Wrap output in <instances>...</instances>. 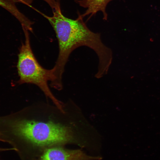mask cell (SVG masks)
Wrapping results in <instances>:
<instances>
[{"label": "cell", "mask_w": 160, "mask_h": 160, "mask_svg": "<svg viewBox=\"0 0 160 160\" xmlns=\"http://www.w3.org/2000/svg\"><path fill=\"white\" fill-rule=\"evenodd\" d=\"M72 104L62 109L55 104L36 103L6 116L0 117V137L20 143L34 159L44 149L75 144L84 147L77 132Z\"/></svg>", "instance_id": "obj_1"}, {"label": "cell", "mask_w": 160, "mask_h": 160, "mask_svg": "<svg viewBox=\"0 0 160 160\" xmlns=\"http://www.w3.org/2000/svg\"><path fill=\"white\" fill-rule=\"evenodd\" d=\"M52 12L51 16L41 14L52 26L58 41V55L55 66L51 69L55 85H62V75L69 56L79 47L86 46L95 51L99 58L100 67L105 68L111 64V50L103 43L100 33L93 32L88 28L81 15L79 14L75 20L64 16L62 12L59 0Z\"/></svg>", "instance_id": "obj_2"}, {"label": "cell", "mask_w": 160, "mask_h": 160, "mask_svg": "<svg viewBox=\"0 0 160 160\" xmlns=\"http://www.w3.org/2000/svg\"><path fill=\"white\" fill-rule=\"evenodd\" d=\"M23 30L25 39L18 55L17 68L19 79L18 83L20 84H31L37 86L53 104L63 109L64 103L54 96L48 85V82L51 83L53 80L51 69H46L39 63L31 47L29 31L26 29Z\"/></svg>", "instance_id": "obj_3"}, {"label": "cell", "mask_w": 160, "mask_h": 160, "mask_svg": "<svg viewBox=\"0 0 160 160\" xmlns=\"http://www.w3.org/2000/svg\"><path fill=\"white\" fill-rule=\"evenodd\" d=\"M99 156L88 155L81 149H70L64 146L47 148L42 151L33 160H100Z\"/></svg>", "instance_id": "obj_4"}, {"label": "cell", "mask_w": 160, "mask_h": 160, "mask_svg": "<svg viewBox=\"0 0 160 160\" xmlns=\"http://www.w3.org/2000/svg\"><path fill=\"white\" fill-rule=\"evenodd\" d=\"M113 0H76L75 2L80 6L87 9L83 14L81 15L83 18L86 16L89 15L88 20L98 12L101 11L103 15V19L106 20L108 15L106 8L108 4Z\"/></svg>", "instance_id": "obj_5"}, {"label": "cell", "mask_w": 160, "mask_h": 160, "mask_svg": "<svg viewBox=\"0 0 160 160\" xmlns=\"http://www.w3.org/2000/svg\"><path fill=\"white\" fill-rule=\"evenodd\" d=\"M31 0H0V6L7 10L20 22L23 24L28 21V18L21 13L15 5L16 3H20L27 5Z\"/></svg>", "instance_id": "obj_6"}, {"label": "cell", "mask_w": 160, "mask_h": 160, "mask_svg": "<svg viewBox=\"0 0 160 160\" xmlns=\"http://www.w3.org/2000/svg\"><path fill=\"white\" fill-rule=\"evenodd\" d=\"M0 141H3V140H2L0 138Z\"/></svg>", "instance_id": "obj_7"}]
</instances>
